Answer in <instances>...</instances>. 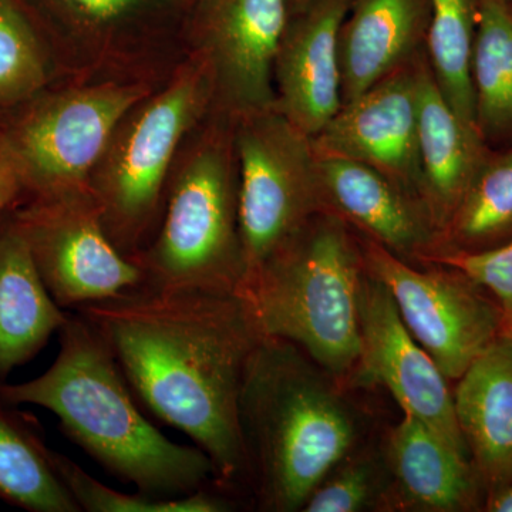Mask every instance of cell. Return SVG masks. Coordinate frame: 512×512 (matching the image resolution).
I'll use <instances>...</instances> for the list:
<instances>
[{
    "mask_svg": "<svg viewBox=\"0 0 512 512\" xmlns=\"http://www.w3.org/2000/svg\"><path fill=\"white\" fill-rule=\"evenodd\" d=\"M416 73L421 192L437 220H450L484 163L483 136L457 116L429 62L417 60Z\"/></svg>",
    "mask_w": 512,
    "mask_h": 512,
    "instance_id": "cell-18",
    "label": "cell"
},
{
    "mask_svg": "<svg viewBox=\"0 0 512 512\" xmlns=\"http://www.w3.org/2000/svg\"><path fill=\"white\" fill-rule=\"evenodd\" d=\"M137 87H94L35 97L0 124L30 197L89 190V174L121 120L143 99Z\"/></svg>",
    "mask_w": 512,
    "mask_h": 512,
    "instance_id": "cell-8",
    "label": "cell"
},
{
    "mask_svg": "<svg viewBox=\"0 0 512 512\" xmlns=\"http://www.w3.org/2000/svg\"><path fill=\"white\" fill-rule=\"evenodd\" d=\"M47 82L35 30L10 0H0V114L26 106Z\"/></svg>",
    "mask_w": 512,
    "mask_h": 512,
    "instance_id": "cell-26",
    "label": "cell"
},
{
    "mask_svg": "<svg viewBox=\"0 0 512 512\" xmlns=\"http://www.w3.org/2000/svg\"><path fill=\"white\" fill-rule=\"evenodd\" d=\"M376 478L367 461H353L339 468L315 488L302 511L356 512L375 497Z\"/></svg>",
    "mask_w": 512,
    "mask_h": 512,
    "instance_id": "cell-28",
    "label": "cell"
},
{
    "mask_svg": "<svg viewBox=\"0 0 512 512\" xmlns=\"http://www.w3.org/2000/svg\"><path fill=\"white\" fill-rule=\"evenodd\" d=\"M363 261L336 215H313L239 289L266 338L288 340L336 377L360 359Z\"/></svg>",
    "mask_w": 512,
    "mask_h": 512,
    "instance_id": "cell-4",
    "label": "cell"
},
{
    "mask_svg": "<svg viewBox=\"0 0 512 512\" xmlns=\"http://www.w3.org/2000/svg\"><path fill=\"white\" fill-rule=\"evenodd\" d=\"M316 171L323 207L362 229L393 254H412L429 242L430 231L403 187L372 165L318 156Z\"/></svg>",
    "mask_w": 512,
    "mask_h": 512,
    "instance_id": "cell-15",
    "label": "cell"
},
{
    "mask_svg": "<svg viewBox=\"0 0 512 512\" xmlns=\"http://www.w3.org/2000/svg\"><path fill=\"white\" fill-rule=\"evenodd\" d=\"M312 144L318 156L372 165L404 190L421 191L416 63L343 104Z\"/></svg>",
    "mask_w": 512,
    "mask_h": 512,
    "instance_id": "cell-12",
    "label": "cell"
},
{
    "mask_svg": "<svg viewBox=\"0 0 512 512\" xmlns=\"http://www.w3.org/2000/svg\"><path fill=\"white\" fill-rule=\"evenodd\" d=\"M481 136L512 133V2L483 0L473 53Z\"/></svg>",
    "mask_w": 512,
    "mask_h": 512,
    "instance_id": "cell-23",
    "label": "cell"
},
{
    "mask_svg": "<svg viewBox=\"0 0 512 512\" xmlns=\"http://www.w3.org/2000/svg\"><path fill=\"white\" fill-rule=\"evenodd\" d=\"M429 19V0H353L339 33L343 104L409 64Z\"/></svg>",
    "mask_w": 512,
    "mask_h": 512,
    "instance_id": "cell-17",
    "label": "cell"
},
{
    "mask_svg": "<svg viewBox=\"0 0 512 512\" xmlns=\"http://www.w3.org/2000/svg\"><path fill=\"white\" fill-rule=\"evenodd\" d=\"M481 2L429 0V28L424 42L431 73L441 93L457 116L478 133L473 53Z\"/></svg>",
    "mask_w": 512,
    "mask_h": 512,
    "instance_id": "cell-21",
    "label": "cell"
},
{
    "mask_svg": "<svg viewBox=\"0 0 512 512\" xmlns=\"http://www.w3.org/2000/svg\"><path fill=\"white\" fill-rule=\"evenodd\" d=\"M390 464L404 495L421 508L468 510L476 500V474L468 456L410 414L390 437Z\"/></svg>",
    "mask_w": 512,
    "mask_h": 512,
    "instance_id": "cell-20",
    "label": "cell"
},
{
    "mask_svg": "<svg viewBox=\"0 0 512 512\" xmlns=\"http://www.w3.org/2000/svg\"><path fill=\"white\" fill-rule=\"evenodd\" d=\"M25 194V183L18 161L13 156L3 131L0 130V220L13 208L18 207Z\"/></svg>",
    "mask_w": 512,
    "mask_h": 512,
    "instance_id": "cell-29",
    "label": "cell"
},
{
    "mask_svg": "<svg viewBox=\"0 0 512 512\" xmlns=\"http://www.w3.org/2000/svg\"><path fill=\"white\" fill-rule=\"evenodd\" d=\"M245 117L237 140L244 281L323 208L312 138L275 107Z\"/></svg>",
    "mask_w": 512,
    "mask_h": 512,
    "instance_id": "cell-6",
    "label": "cell"
},
{
    "mask_svg": "<svg viewBox=\"0 0 512 512\" xmlns=\"http://www.w3.org/2000/svg\"><path fill=\"white\" fill-rule=\"evenodd\" d=\"M366 271L386 286L412 333L447 379L458 380L501 335V312L466 275L417 271L375 241Z\"/></svg>",
    "mask_w": 512,
    "mask_h": 512,
    "instance_id": "cell-10",
    "label": "cell"
},
{
    "mask_svg": "<svg viewBox=\"0 0 512 512\" xmlns=\"http://www.w3.org/2000/svg\"><path fill=\"white\" fill-rule=\"evenodd\" d=\"M450 220L454 238L467 245L512 229V151L481 164Z\"/></svg>",
    "mask_w": 512,
    "mask_h": 512,
    "instance_id": "cell-25",
    "label": "cell"
},
{
    "mask_svg": "<svg viewBox=\"0 0 512 512\" xmlns=\"http://www.w3.org/2000/svg\"><path fill=\"white\" fill-rule=\"evenodd\" d=\"M72 312L99 333L144 407L207 454L222 493L251 488L239 396L264 335L238 292L140 286Z\"/></svg>",
    "mask_w": 512,
    "mask_h": 512,
    "instance_id": "cell-1",
    "label": "cell"
},
{
    "mask_svg": "<svg viewBox=\"0 0 512 512\" xmlns=\"http://www.w3.org/2000/svg\"><path fill=\"white\" fill-rule=\"evenodd\" d=\"M437 261L493 293L501 312V335L512 336V239L501 247L454 252Z\"/></svg>",
    "mask_w": 512,
    "mask_h": 512,
    "instance_id": "cell-27",
    "label": "cell"
},
{
    "mask_svg": "<svg viewBox=\"0 0 512 512\" xmlns=\"http://www.w3.org/2000/svg\"><path fill=\"white\" fill-rule=\"evenodd\" d=\"M353 0H312L286 26L275 62V109L316 137L342 107L339 33Z\"/></svg>",
    "mask_w": 512,
    "mask_h": 512,
    "instance_id": "cell-13",
    "label": "cell"
},
{
    "mask_svg": "<svg viewBox=\"0 0 512 512\" xmlns=\"http://www.w3.org/2000/svg\"><path fill=\"white\" fill-rule=\"evenodd\" d=\"M359 311L363 370L392 393L404 414L416 417L468 456L446 375L406 328L386 286L367 271Z\"/></svg>",
    "mask_w": 512,
    "mask_h": 512,
    "instance_id": "cell-11",
    "label": "cell"
},
{
    "mask_svg": "<svg viewBox=\"0 0 512 512\" xmlns=\"http://www.w3.org/2000/svg\"><path fill=\"white\" fill-rule=\"evenodd\" d=\"M239 427L262 510H303L348 456L356 429L339 394L288 340L264 338L245 369Z\"/></svg>",
    "mask_w": 512,
    "mask_h": 512,
    "instance_id": "cell-3",
    "label": "cell"
},
{
    "mask_svg": "<svg viewBox=\"0 0 512 512\" xmlns=\"http://www.w3.org/2000/svg\"><path fill=\"white\" fill-rule=\"evenodd\" d=\"M205 76L192 69L138 111L110 164L90 185L107 234L127 258L147 247L160 225L171 161L204 100Z\"/></svg>",
    "mask_w": 512,
    "mask_h": 512,
    "instance_id": "cell-7",
    "label": "cell"
},
{
    "mask_svg": "<svg viewBox=\"0 0 512 512\" xmlns=\"http://www.w3.org/2000/svg\"><path fill=\"white\" fill-rule=\"evenodd\" d=\"M77 9L94 19L116 18L134 5L137 0H67Z\"/></svg>",
    "mask_w": 512,
    "mask_h": 512,
    "instance_id": "cell-30",
    "label": "cell"
},
{
    "mask_svg": "<svg viewBox=\"0 0 512 512\" xmlns=\"http://www.w3.org/2000/svg\"><path fill=\"white\" fill-rule=\"evenodd\" d=\"M50 460L66 490L80 511L86 512H227L235 507L220 488H202L184 497H156L136 491L121 493L101 484L79 464L63 454L50 451Z\"/></svg>",
    "mask_w": 512,
    "mask_h": 512,
    "instance_id": "cell-24",
    "label": "cell"
},
{
    "mask_svg": "<svg viewBox=\"0 0 512 512\" xmlns=\"http://www.w3.org/2000/svg\"><path fill=\"white\" fill-rule=\"evenodd\" d=\"M487 510L512 512V480L488 495Z\"/></svg>",
    "mask_w": 512,
    "mask_h": 512,
    "instance_id": "cell-31",
    "label": "cell"
},
{
    "mask_svg": "<svg viewBox=\"0 0 512 512\" xmlns=\"http://www.w3.org/2000/svg\"><path fill=\"white\" fill-rule=\"evenodd\" d=\"M289 0H220L212 52L222 87L242 114L274 109L272 72L288 26Z\"/></svg>",
    "mask_w": 512,
    "mask_h": 512,
    "instance_id": "cell-14",
    "label": "cell"
},
{
    "mask_svg": "<svg viewBox=\"0 0 512 512\" xmlns=\"http://www.w3.org/2000/svg\"><path fill=\"white\" fill-rule=\"evenodd\" d=\"M52 298L64 311L144 285V275L111 241L90 190L32 197L10 211Z\"/></svg>",
    "mask_w": 512,
    "mask_h": 512,
    "instance_id": "cell-9",
    "label": "cell"
},
{
    "mask_svg": "<svg viewBox=\"0 0 512 512\" xmlns=\"http://www.w3.org/2000/svg\"><path fill=\"white\" fill-rule=\"evenodd\" d=\"M454 410L488 491L512 480V336L500 335L458 379Z\"/></svg>",
    "mask_w": 512,
    "mask_h": 512,
    "instance_id": "cell-16",
    "label": "cell"
},
{
    "mask_svg": "<svg viewBox=\"0 0 512 512\" xmlns=\"http://www.w3.org/2000/svg\"><path fill=\"white\" fill-rule=\"evenodd\" d=\"M59 340V355L43 375L0 384L3 402L49 410L77 446L140 493L173 498L217 487L204 451L167 439L141 413L116 359L86 319L69 313Z\"/></svg>",
    "mask_w": 512,
    "mask_h": 512,
    "instance_id": "cell-2",
    "label": "cell"
},
{
    "mask_svg": "<svg viewBox=\"0 0 512 512\" xmlns=\"http://www.w3.org/2000/svg\"><path fill=\"white\" fill-rule=\"evenodd\" d=\"M0 399V498L32 512H79L57 477L50 448Z\"/></svg>",
    "mask_w": 512,
    "mask_h": 512,
    "instance_id": "cell-22",
    "label": "cell"
},
{
    "mask_svg": "<svg viewBox=\"0 0 512 512\" xmlns=\"http://www.w3.org/2000/svg\"><path fill=\"white\" fill-rule=\"evenodd\" d=\"M156 289L239 292L245 278L238 183L221 144L201 147L175 177L156 235L133 259Z\"/></svg>",
    "mask_w": 512,
    "mask_h": 512,
    "instance_id": "cell-5",
    "label": "cell"
},
{
    "mask_svg": "<svg viewBox=\"0 0 512 512\" xmlns=\"http://www.w3.org/2000/svg\"><path fill=\"white\" fill-rule=\"evenodd\" d=\"M311 2L312 0H291L292 9L295 10L296 13L301 12V10L305 9Z\"/></svg>",
    "mask_w": 512,
    "mask_h": 512,
    "instance_id": "cell-32",
    "label": "cell"
},
{
    "mask_svg": "<svg viewBox=\"0 0 512 512\" xmlns=\"http://www.w3.org/2000/svg\"><path fill=\"white\" fill-rule=\"evenodd\" d=\"M67 316L43 284L8 212L0 220V384L45 348Z\"/></svg>",
    "mask_w": 512,
    "mask_h": 512,
    "instance_id": "cell-19",
    "label": "cell"
}]
</instances>
